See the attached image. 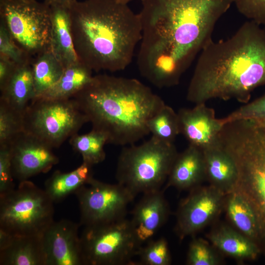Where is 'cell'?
<instances>
[{
	"label": "cell",
	"instance_id": "obj_12",
	"mask_svg": "<svg viewBox=\"0 0 265 265\" xmlns=\"http://www.w3.org/2000/svg\"><path fill=\"white\" fill-rule=\"evenodd\" d=\"M226 195L210 186L195 187L179 204L175 230L181 239L195 234L220 212Z\"/></svg>",
	"mask_w": 265,
	"mask_h": 265
},
{
	"label": "cell",
	"instance_id": "obj_20",
	"mask_svg": "<svg viewBox=\"0 0 265 265\" xmlns=\"http://www.w3.org/2000/svg\"><path fill=\"white\" fill-rule=\"evenodd\" d=\"M51 21V50L64 68L79 61L71 31L70 8L50 6Z\"/></svg>",
	"mask_w": 265,
	"mask_h": 265
},
{
	"label": "cell",
	"instance_id": "obj_9",
	"mask_svg": "<svg viewBox=\"0 0 265 265\" xmlns=\"http://www.w3.org/2000/svg\"><path fill=\"white\" fill-rule=\"evenodd\" d=\"M80 238L84 265H135L132 258L141 246L126 218L85 226Z\"/></svg>",
	"mask_w": 265,
	"mask_h": 265
},
{
	"label": "cell",
	"instance_id": "obj_13",
	"mask_svg": "<svg viewBox=\"0 0 265 265\" xmlns=\"http://www.w3.org/2000/svg\"><path fill=\"white\" fill-rule=\"evenodd\" d=\"M9 146L13 177L19 182L47 172L59 161L52 148L24 132L14 138Z\"/></svg>",
	"mask_w": 265,
	"mask_h": 265
},
{
	"label": "cell",
	"instance_id": "obj_7",
	"mask_svg": "<svg viewBox=\"0 0 265 265\" xmlns=\"http://www.w3.org/2000/svg\"><path fill=\"white\" fill-rule=\"evenodd\" d=\"M53 202L27 180L0 194V230L11 235H41L54 221Z\"/></svg>",
	"mask_w": 265,
	"mask_h": 265
},
{
	"label": "cell",
	"instance_id": "obj_24",
	"mask_svg": "<svg viewBox=\"0 0 265 265\" xmlns=\"http://www.w3.org/2000/svg\"><path fill=\"white\" fill-rule=\"evenodd\" d=\"M92 71L79 61L65 68L59 80L38 98L51 99L72 98L91 81L93 77Z\"/></svg>",
	"mask_w": 265,
	"mask_h": 265
},
{
	"label": "cell",
	"instance_id": "obj_21",
	"mask_svg": "<svg viewBox=\"0 0 265 265\" xmlns=\"http://www.w3.org/2000/svg\"><path fill=\"white\" fill-rule=\"evenodd\" d=\"M0 101L24 114L35 98L31 63L18 65L3 88L0 90Z\"/></svg>",
	"mask_w": 265,
	"mask_h": 265
},
{
	"label": "cell",
	"instance_id": "obj_17",
	"mask_svg": "<svg viewBox=\"0 0 265 265\" xmlns=\"http://www.w3.org/2000/svg\"><path fill=\"white\" fill-rule=\"evenodd\" d=\"M206 178L203 150L191 145L178 153L164 189L174 187L179 190L192 189Z\"/></svg>",
	"mask_w": 265,
	"mask_h": 265
},
{
	"label": "cell",
	"instance_id": "obj_34",
	"mask_svg": "<svg viewBox=\"0 0 265 265\" xmlns=\"http://www.w3.org/2000/svg\"><path fill=\"white\" fill-rule=\"evenodd\" d=\"M234 4L248 20L265 27V0H234Z\"/></svg>",
	"mask_w": 265,
	"mask_h": 265
},
{
	"label": "cell",
	"instance_id": "obj_29",
	"mask_svg": "<svg viewBox=\"0 0 265 265\" xmlns=\"http://www.w3.org/2000/svg\"><path fill=\"white\" fill-rule=\"evenodd\" d=\"M23 115L0 101V146L9 145L23 132Z\"/></svg>",
	"mask_w": 265,
	"mask_h": 265
},
{
	"label": "cell",
	"instance_id": "obj_10",
	"mask_svg": "<svg viewBox=\"0 0 265 265\" xmlns=\"http://www.w3.org/2000/svg\"><path fill=\"white\" fill-rule=\"evenodd\" d=\"M0 21L31 57L51 49L50 6L36 0H0Z\"/></svg>",
	"mask_w": 265,
	"mask_h": 265
},
{
	"label": "cell",
	"instance_id": "obj_3",
	"mask_svg": "<svg viewBox=\"0 0 265 265\" xmlns=\"http://www.w3.org/2000/svg\"><path fill=\"white\" fill-rule=\"evenodd\" d=\"M70 10L80 61L96 72L119 71L129 65L141 39L139 14L117 0L77 1Z\"/></svg>",
	"mask_w": 265,
	"mask_h": 265
},
{
	"label": "cell",
	"instance_id": "obj_25",
	"mask_svg": "<svg viewBox=\"0 0 265 265\" xmlns=\"http://www.w3.org/2000/svg\"><path fill=\"white\" fill-rule=\"evenodd\" d=\"M31 67L35 98L40 97L52 87L59 80L65 69L51 49L34 56Z\"/></svg>",
	"mask_w": 265,
	"mask_h": 265
},
{
	"label": "cell",
	"instance_id": "obj_30",
	"mask_svg": "<svg viewBox=\"0 0 265 265\" xmlns=\"http://www.w3.org/2000/svg\"><path fill=\"white\" fill-rule=\"evenodd\" d=\"M136 256L139 259L138 265H169L171 263V257L168 244L164 238L147 242L138 249Z\"/></svg>",
	"mask_w": 265,
	"mask_h": 265
},
{
	"label": "cell",
	"instance_id": "obj_2",
	"mask_svg": "<svg viewBox=\"0 0 265 265\" xmlns=\"http://www.w3.org/2000/svg\"><path fill=\"white\" fill-rule=\"evenodd\" d=\"M265 85V27L248 20L230 37L211 41L199 54L186 92L195 105L213 99L248 103Z\"/></svg>",
	"mask_w": 265,
	"mask_h": 265
},
{
	"label": "cell",
	"instance_id": "obj_27",
	"mask_svg": "<svg viewBox=\"0 0 265 265\" xmlns=\"http://www.w3.org/2000/svg\"><path fill=\"white\" fill-rule=\"evenodd\" d=\"M69 143L81 155L83 162L94 165L106 159L104 146L107 144V139L101 132L92 129L86 134L76 133L70 138Z\"/></svg>",
	"mask_w": 265,
	"mask_h": 265
},
{
	"label": "cell",
	"instance_id": "obj_22",
	"mask_svg": "<svg viewBox=\"0 0 265 265\" xmlns=\"http://www.w3.org/2000/svg\"><path fill=\"white\" fill-rule=\"evenodd\" d=\"M93 166L83 161L71 172L55 171L45 182V191L53 202L62 201L90 182L94 178Z\"/></svg>",
	"mask_w": 265,
	"mask_h": 265
},
{
	"label": "cell",
	"instance_id": "obj_36",
	"mask_svg": "<svg viewBox=\"0 0 265 265\" xmlns=\"http://www.w3.org/2000/svg\"><path fill=\"white\" fill-rule=\"evenodd\" d=\"M17 66L11 61L0 56V90L5 85Z\"/></svg>",
	"mask_w": 265,
	"mask_h": 265
},
{
	"label": "cell",
	"instance_id": "obj_28",
	"mask_svg": "<svg viewBox=\"0 0 265 265\" xmlns=\"http://www.w3.org/2000/svg\"><path fill=\"white\" fill-rule=\"evenodd\" d=\"M152 136L162 142L174 143L180 134L178 113L166 104L148 122Z\"/></svg>",
	"mask_w": 265,
	"mask_h": 265
},
{
	"label": "cell",
	"instance_id": "obj_14",
	"mask_svg": "<svg viewBox=\"0 0 265 265\" xmlns=\"http://www.w3.org/2000/svg\"><path fill=\"white\" fill-rule=\"evenodd\" d=\"M80 224L67 219L53 221L42 235L46 265H84Z\"/></svg>",
	"mask_w": 265,
	"mask_h": 265
},
{
	"label": "cell",
	"instance_id": "obj_16",
	"mask_svg": "<svg viewBox=\"0 0 265 265\" xmlns=\"http://www.w3.org/2000/svg\"><path fill=\"white\" fill-rule=\"evenodd\" d=\"M170 213L163 190L144 194L132 211L130 220L136 238L141 245L152 239L165 224Z\"/></svg>",
	"mask_w": 265,
	"mask_h": 265
},
{
	"label": "cell",
	"instance_id": "obj_5",
	"mask_svg": "<svg viewBox=\"0 0 265 265\" xmlns=\"http://www.w3.org/2000/svg\"><path fill=\"white\" fill-rule=\"evenodd\" d=\"M217 140L237 167L233 191L251 206L258 223L259 240L265 241V127L247 119L229 122L223 125Z\"/></svg>",
	"mask_w": 265,
	"mask_h": 265
},
{
	"label": "cell",
	"instance_id": "obj_15",
	"mask_svg": "<svg viewBox=\"0 0 265 265\" xmlns=\"http://www.w3.org/2000/svg\"><path fill=\"white\" fill-rule=\"evenodd\" d=\"M177 113L180 133L189 145L203 150L217 141L223 125L220 119L215 117L213 109L206 103L196 104L191 108H181Z\"/></svg>",
	"mask_w": 265,
	"mask_h": 265
},
{
	"label": "cell",
	"instance_id": "obj_19",
	"mask_svg": "<svg viewBox=\"0 0 265 265\" xmlns=\"http://www.w3.org/2000/svg\"><path fill=\"white\" fill-rule=\"evenodd\" d=\"M0 265H46L42 235H11L0 247Z\"/></svg>",
	"mask_w": 265,
	"mask_h": 265
},
{
	"label": "cell",
	"instance_id": "obj_18",
	"mask_svg": "<svg viewBox=\"0 0 265 265\" xmlns=\"http://www.w3.org/2000/svg\"><path fill=\"white\" fill-rule=\"evenodd\" d=\"M206 178L210 185L226 195L235 189L238 179L236 164L230 155L217 141L203 150Z\"/></svg>",
	"mask_w": 265,
	"mask_h": 265
},
{
	"label": "cell",
	"instance_id": "obj_4",
	"mask_svg": "<svg viewBox=\"0 0 265 265\" xmlns=\"http://www.w3.org/2000/svg\"><path fill=\"white\" fill-rule=\"evenodd\" d=\"M107 143L134 144L150 133L148 122L165 105L152 89L135 79L106 74L93 76L73 97Z\"/></svg>",
	"mask_w": 265,
	"mask_h": 265
},
{
	"label": "cell",
	"instance_id": "obj_31",
	"mask_svg": "<svg viewBox=\"0 0 265 265\" xmlns=\"http://www.w3.org/2000/svg\"><path fill=\"white\" fill-rule=\"evenodd\" d=\"M220 263L218 255L206 241L200 238L191 240L187 255V265H217Z\"/></svg>",
	"mask_w": 265,
	"mask_h": 265
},
{
	"label": "cell",
	"instance_id": "obj_8",
	"mask_svg": "<svg viewBox=\"0 0 265 265\" xmlns=\"http://www.w3.org/2000/svg\"><path fill=\"white\" fill-rule=\"evenodd\" d=\"M88 122L74 98L34 99L23 115V132L58 148Z\"/></svg>",
	"mask_w": 265,
	"mask_h": 265
},
{
	"label": "cell",
	"instance_id": "obj_40",
	"mask_svg": "<svg viewBox=\"0 0 265 265\" xmlns=\"http://www.w3.org/2000/svg\"></svg>",
	"mask_w": 265,
	"mask_h": 265
},
{
	"label": "cell",
	"instance_id": "obj_35",
	"mask_svg": "<svg viewBox=\"0 0 265 265\" xmlns=\"http://www.w3.org/2000/svg\"><path fill=\"white\" fill-rule=\"evenodd\" d=\"M14 188L10 146H0V194Z\"/></svg>",
	"mask_w": 265,
	"mask_h": 265
},
{
	"label": "cell",
	"instance_id": "obj_38",
	"mask_svg": "<svg viewBox=\"0 0 265 265\" xmlns=\"http://www.w3.org/2000/svg\"><path fill=\"white\" fill-rule=\"evenodd\" d=\"M248 120H250L253 123L258 126L265 127V117Z\"/></svg>",
	"mask_w": 265,
	"mask_h": 265
},
{
	"label": "cell",
	"instance_id": "obj_26",
	"mask_svg": "<svg viewBox=\"0 0 265 265\" xmlns=\"http://www.w3.org/2000/svg\"><path fill=\"white\" fill-rule=\"evenodd\" d=\"M226 200V211L231 221L241 233L257 244V241H259V229L256 217L250 205L241 195L235 191L227 194Z\"/></svg>",
	"mask_w": 265,
	"mask_h": 265
},
{
	"label": "cell",
	"instance_id": "obj_23",
	"mask_svg": "<svg viewBox=\"0 0 265 265\" xmlns=\"http://www.w3.org/2000/svg\"><path fill=\"white\" fill-rule=\"evenodd\" d=\"M208 238L222 252L238 260L254 259L260 248L249 238L231 228L222 226L211 232Z\"/></svg>",
	"mask_w": 265,
	"mask_h": 265
},
{
	"label": "cell",
	"instance_id": "obj_37",
	"mask_svg": "<svg viewBox=\"0 0 265 265\" xmlns=\"http://www.w3.org/2000/svg\"><path fill=\"white\" fill-rule=\"evenodd\" d=\"M77 1V0H44V1L49 6L57 5L70 9Z\"/></svg>",
	"mask_w": 265,
	"mask_h": 265
},
{
	"label": "cell",
	"instance_id": "obj_6",
	"mask_svg": "<svg viewBox=\"0 0 265 265\" xmlns=\"http://www.w3.org/2000/svg\"><path fill=\"white\" fill-rule=\"evenodd\" d=\"M178 154L174 143L153 136L140 145L125 147L117 160V183L135 196L160 190Z\"/></svg>",
	"mask_w": 265,
	"mask_h": 265
},
{
	"label": "cell",
	"instance_id": "obj_33",
	"mask_svg": "<svg viewBox=\"0 0 265 265\" xmlns=\"http://www.w3.org/2000/svg\"><path fill=\"white\" fill-rule=\"evenodd\" d=\"M265 117V95L247 103L224 118H220L221 124L238 120L250 119Z\"/></svg>",
	"mask_w": 265,
	"mask_h": 265
},
{
	"label": "cell",
	"instance_id": "obj_39",
	"mask_svg": "<svg viewBox=\"0 0 265 265\" xmlns=\"http://www.w3.org/2000/svg\"><path fill=\"white\" fill-rule=\"evenodd\" d=\"M117 0L121 3L128 4V3L130 2L131 1H132L135 0ZM139 0L142 2L144 0Z\"/></svg>",
	"mask_w": 265,
	"mask_h": 265
},
{
	"label": "cell",
	"instance_id": "obj_32",
	"mask_svg": "<svg viewBox=\"0 0 265 265\" xmlns=\"http://www.w3.org/2000/svg\"><path fill=\"white\" fill-rule=\"evenodd\" d=\"M0 56L11 61L17 65L31 63L32 59L15 43L0 21Z\"/></svg>",
	"mask_w": 265,
	"mask_h": 265
},
{
	"label": "cell",
	"instance_id": "obj_11",
	"mask_svg": "<svg viewBox=\"0 0 265 265\" xmlns=\"http://www.w3.org/2000/svg\"><path fill=\"white\" fill-rule=\"evenodd\" d=\"M74 194L79 202L80 224L84 227L126 218L128 206L136 196L118 183L110 184L94 178Z\"/></svg>",
	"mask_w": 265,
	"mask_h": 265
},
{
	"label": "cell",
	"instance_id": "obj_1",
	"mask_svg": "<svg viewBox=\"0 0 265 265\" xmlns=\"http://www.w3.org/2000/svg\"><path fill=\"white\" fill-rule=\"evenodd\" d=\"M234 0H144L139 14L140 74L158 88L179 84L211 41L216 24Z\"/></svg>",
	"mask_w": 265,
	"mask_h": 265
}]
</instances>
